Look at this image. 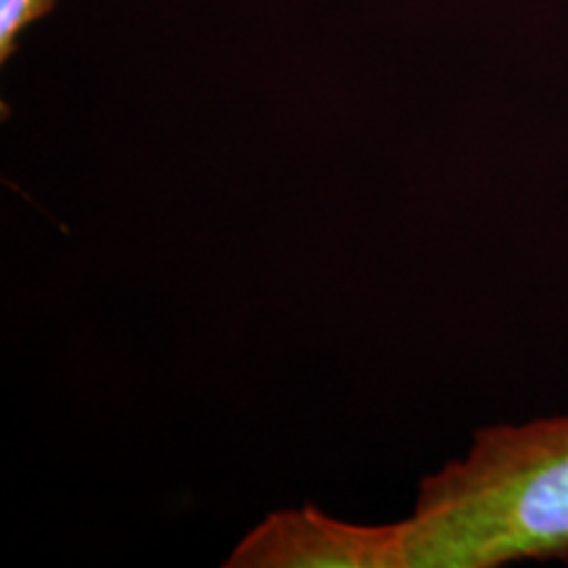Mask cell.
Wrapping results in <instances>:
<instances>
[{"label":"cell","mask_w":568,"mask_h":568,"mask_svg":"<svg viewBox=\"0 0 568 568\" xmlns=\"http://www.w3.org/2000/svg\"><path fill=\"white\" fill-rule=\"evenodd\" d=\"M397 568H497L568 556V414L474 435L395 524Z\"/></svg>","instance_id":"cell-1"},{"label":"cell","mask_w":568,"mask_h":568,"mask_svg":"<svg viewBox=\"0 0 568 568\" xmlns=\"http://www.w3.org/2000/svg\"><path fill=\"white\" fill-rule=\"evenodd\" d=\"M226 566L397 568L395 524L358 527L316 510H290L251 531Z\"/></svg>","instance_id":"cell-2"},{"label":"cell","mask_w":568,"mask_h":568,"mask_svg":"<svg viewBox=\"0 0 568 568\" xmlns=\"http://www.w3.org/2000/svg\"><path fill=\"white\" fill-rule=\"evenodd\" d=\"M53 9L55 0H0V59L9 61L17 51L19 34Z\"/></svg>","instance_id":"cell-3"}]
</instances>
